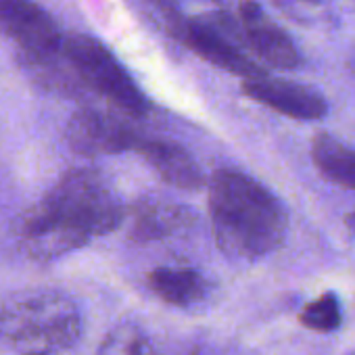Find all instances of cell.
<instances>
[{"label":"cell","instance_id":"8","mask_svg":"<svg viewBox=\"0 0 355 355\" xmlns=\"http://www.w3.org/2000/svg\"><path fill=\"white\" fill-rule=\"evenodd\" d=\"M0 36L11 40L19 57H36L63 46V32L34 0H0Z\"/></svg>","mask_w":355,"mask_h":355},{"label":"cell","instance_id":"4","mask_svg":"<svg viewBox=\"0 0 355 355\" xmlns=\"http://www.w3.org/2000/svg\"><path fill=\"white\" fill-rule=\"evenodd\" d=\"M165 17L173 38L180 40L209 65L243 80L266 73L263 67L247 53L236 15L214 11L189 19L175 13V9H169L165 11Z\"/></svg>","mask_w":355,"mask_h":355},{"label":"cell","instance_id":"20","mask_svg":"<svg viewBox=\"0 0 355 355\" xmlns=\"http://www.w3.org/2000/svg\"><path fill=\"white\" fill-rule=\"evenodd\" d=\"M351 71H353V76H355V55H353V59H351Z\"/></svg>","mask_w":355,"mask_h":355},{"label":"cell","instance_id":"14","mask_svg":"<svg viewBox=\"0 0 355 355\" xmlns=\"http://www.w3.org/2000/svg\"><path fill=\"white\" fill-rule=\"evenodd\" d=\"M98 355H159L146 330L134 322L113 326L98 347Z\"/></svg>","mask_w":355,"mask_h":355},{"label":"cell","instance_id":"7","mask_svg":"<svg viewBox=\"0 0 355 355\" xmlns=\"http://www.w3.org/2000/svg\"><path fill=\"white\" fill-rule=\"evenodd\" d=\"M236 19L247 53H253L259 63L282 71H293L303 65V57L295 40L263 11L259 3L253 0L241 3Z\"/></svg>","mask_w":355,"mask_h":355},{"label":"cell","instance_id":"6","mask_svg":"<svg viewBox=\"0 0 355 355\" xmlns=\"http://www.w3.org/2000/svg\"><path fill=\"white\" fill-rule=\"evenodd\" d=\"M140 140L142 134L128 119L96 107H84L76 111L67 123L69 146L88 157L136 150Z\"/></svg>","mask_w":355,"mask_h":355},{"label":"cell","instance_id":"10","mask_svg":"<svg viewBox=\"0 0 355 355\" xmlns=\"http://www.w3.org/2000/svg\"><path fill=\"white\" fill-rule=\"evenodd\" d=\"M195 211L187 205L148 197L136 203L130 218V241L136 245H148L167 241L195 226Z\"/></svg>","mask_w":355,"mask_h":355},{"label":"cell","instance_id":"18","mask_svg":"<svg viewBox=\"0 0 355 355\" xmlns=\"http://www.w3.org/2000/svg\"><path fill=\"white\" fill-rule=\"evenodd\" d=\"M184 355H220L216 349L207 347V345H193Z\"/></svg>","mask_w":355,"mask_h":355},{"label":"cell","instance_id":"5","mask_svg":"<svg viewBox=\"0 0 355 355\" xmlns=\"http://www.w3.org/2000/svg\"><path fill=\"white\" fill-rule=\"evenodd\" d=\"M63 49L84 90L105 96L130 117H144L150 111V101L146 94L101 40L86 34H73L65 36Z\"/></svg>","mask_w":355,"mask_h":355},{"label":"cell","instance_id":"9","mask_svg":"<svg viewBox=\"0 0 355 355\" xmlns=\"http://www.w3.org/2000/svg\"><path fill=\"white\" fill-rule=\"evenodd\" d=\"M241 90L251 101L297 121H320L328 113V101L320 90L293 80L270 78L263 73L243 80Z\"/></svg>","mask_w":355,"mask_h":355},{"label":"cell","instance_id":"1","mask_svg":"<svg viewBox=\"0 0 355 355\" xmlns=\"http://www.w3.org/2000/svg\"><path fill=\"white\" fill-rule=\"evenodd\" d=\"M125 220L119 195L92 169H73L24 216L19 247L36 261H55L111 234Z\"/></svg>","mask_w":355,"mask_h":355},{"label":"cell","instance_id":"16","mask_svg":"<svg viewBox=\"0 0 355 355\" xmlns=\"http://www.w3.org/2000/svg\"><path fill=\"white\" fill-rule=\"evenodd\" d=\"M276 7L303 24H311L328 15V0H276Z\"/></svg>","mask_w":355,"mask_h":355},{"label":"cell","instance_id":"21","mask_svg":"<svg viewBox=\"0 0 355 355\" xmlns=\"http://www.w3.org/2000/svg\"><path fill=\"white\" fill-rule=\"evenodd\" d=\"M349 355H355V349H353V351H351V353H349Z\"/></svg>","mask_w":355,"mask_h":355},{"label":"cell","instance_id":"15","mask_svg":"<svg viewBox=\"0 0 355 355\" xmlns=\"http://www.w3.org/2000/svg\"><path fill=\"white\" fill-rule=\"evenodd\" d=\"M299 322L315 332H332L340 326L343 322V311H340V301L334 293H324L315 301L307 303L301 313Z\"/></svg>","mask_w":355,"mask_h":355},{"label":"cell","instance_id":"19","mask_svg":"<svg viewBox=\"0 0 355 355\" xmlns=\"http://www.w3.org/2000/svg\"><path fill=\"white\" fill-rule=\"evenodd\" d=\"M345 224H347V226H349V228L355 232V209H353V211H351V214L345 218Z\"/></svg>","mask_w":355,"mask_h":355},{"label":"cell","instance_id":"13","mask_svg":"<svg viewBox=\"0 0 355 355\" xmlns=\"http://www.w3.org/2000/svg\"><path fill=\"white\" fill-rule=\"evenodd\" d=\"M311 159L328 182L355 191V148L332 134H318L311 144Z\"/></svg>","mask_w":355,"mask_h":355},{"label":"cell","instance_id":"3","mask_svg":"<svg viewBox=\"0 0 355 355\" xmlns=\"http://www.w3.org/2000/svg\"><path fill=\"white\" fill-rule=\"evenodd\" d=\"M78 303L55 288L21 291L0 307V340L17 355H61L82 338Z\"/></svg>","mask_w":355,"mask_h":355},{"label":"cell","instance_id":"12","mask_svg":"<svg viewBox=\"0 0 355 355\" xmlns=\"http://www.w3.org/2000/svg\"><path fill=\"white\" fill-rule=\"evenodd\" d=\"M150 291L167 305L191 309L201 305L209 293L211 282L203 272L189 266H161L148 274Z\"/></svg>","mask_w":355,"mask_h":355},{"label":"cell","instance_id":"17","mask_svg":"<svg viewBox=\"0 0 355 355\" xmlns=\"http://www.w3.org/2000/svg\"><path fill=\"white\" fill-rule=\"evenodd\" d=\"M148 3L159 5L165 11H169V9H175V5H180V3H189V0H148ZM193 3H222V0H193Z\"/></svg>","mask_w":355,"mask_h":355},{"label":"cell","instance_id":"2","mask_svg":"<svg viewBox=\"0 0 355 355\" xmlns=\"http://www.w3.org/2000/svg\"><path fill=\"white\" fill-rule=\"evenodd\" d=\"M207 207L216 245L234 261H259L286 239L284 203L245 171H216L207 187Z\"/></svg>","mask_w":355,"mask_h":355},{"label":"cell","instance_id":"11","mask_svg":"<svg viewBox=\"0 0 355 355\" xmlns=\"http://www.w3.org/2000/svg\"><path fill=\"white\" fill-rule=\"evenodd\" d=\"M136 153L153 167L161 180L180 191H201L205 184V173L197 159L173 140L142 138L136 146Z\"/></svg>","mask_w":355,"mask_h":355}]
</instances>
